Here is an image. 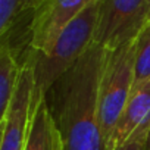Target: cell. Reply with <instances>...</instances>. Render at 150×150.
Segmentation results:
<instances>
[{"label":"cell","instance_id":"cell-9","mask_svg":"<svg viewBox=\"0 0 150 150\" xmlns=\"http://www.w3.org/2000/svg\"><path fill=\"white\" fill-rule=\"evenodd\" d=\"M24 150H65L54 116L44 99L37 105Z\"/></svg>","mask_w":150,"mask_h":150},{"label":"cell","instance_id":"cell-14","mask_svg":"<svg viewBox=\"0 0 150 150\" xmlns=\"http://www.w3.org/2000/svg\"><path fill=\"white\" fill-rule=\"evenodd\" d=\"M147 150H150V138H149V143H147Z\"/></svg>","mask_w":150,"mask_h":150},{"label":"cell","instance_id":"cell-7","mask_svg":"<svg viewBox=\"0 0 150 150\" xmlns=\"http://www.w3.org/2000/svg\"><path fill=\"white\" fill-rule=\"evenodd\" d=\"M37 0H0V47L24 66L31 50V24Z\"/></svg>","mask_w":150,"mask_h":150},{"label":"cell","instance_id":"cell-11","mask_svg":"<svg viewBox=\"0 0 150 150\" xmlns=\"http://www.w3.org/2000/svg\"><path fill=\"white\" fill-rule=\"evenodd\" d=\"M147 80H150V22H147L135 37L134 88Z\"/></svg>","mask_w":150,"mask_h":150},{"label":"cell","instance_id":"cell-6","mask_svg":"<svg viewBox=\"0 0 150 150\" xmlns=\"http://www.w3.org/2000/svg\"><path fill=\"white\" fill-rule=\"evenodd\" d=\"M96 0H37L31 24V49L46 53L60 33Z\"/></svg>","mask_w":150,"mask_h":150},{"label":"cell","instance_id":"cell-13","mask_svg":"<svg viewBox=\"0 0 150 150\" xmlns=\"http://www.w3.org/2000/svg\"><path fill=\"white\" fill-rule=\"evenodd\" d=\"M150 22V0H146V24Z\"/></svg>","mask_w":150,"mask_h":150},{"label":"cell","instance_id":"cell-3","mask_svg":"<svg viewBox=\"0 0 150 150\" xmlns=\"http://www.w3.org/2000/svg\"><path fill=\"white\" fill-rule=\"evenodd\" d=\"M135 66V38L108 50L100 86H99V112L100 124L108 143L112 135L134 88Z\"/></svg>","mask_w":150,"mask_h":150},{"label":"cell","instance_id":"cell-10","mask_svg":"<svg viewBox=\"0 0 150 150\" xmlns=\"http://www.w3.org/2000/svg\"><path fill=\"white\" fill-rule=\"evenodd\" d=\"M21 71L22 66L18 59L8 49L0 47V118L9 108V103L18 87Z\"/></svg>","mask_w":150,"mask_h":150},{"label":"cell","instance_id":"cell-2","mask_svg":"<svg viewBox=\"0 0 150 150\" xmlns=\"http://www.w3.org/2000/svg\"><path fill=\"white\" fill-rule=\"evenodd\" d=\"M99 12L100 0H96L60 33L49 52L40 53L33 49L28 52L24 66H30L34 72L38 97H46L53 84L91 47Z\"/></svg>","mask_w":150,"mask_h":150},{"label":"cell","instance_id":"cell-8","mask_svg":"<svg viewBox=\"0 0 150 150\" xmlns=\"http://www.w3.org/2000/svg\"><path fill=\"white\" fill-rule=\"evenodd\" d=\"M132 134L150 138V80L132 88L128 103L106 143V150H115Z\"/></svg>","mask_w":150,"mask_h":150},{"label":"cell","instance_id":"cell-5","mask_svg":"<svg viewBox=\"0 0 150 150\" xmlns=\"http://www.w3.org/2000/svg\"><path fill=\"white\" fill-rule=\"evenodd\" d=\"M35 88L34 72L30 66H22L18 87L9 103L6 113L0 118L2 138L0 150H24L28 140L34 110L40 100Z\"/></svg>","mask_w":150,"mask_h":150},{"label":"cell","instance_id":"cell-1","mask_svg":"<svg viewBox=\"0 0 150 150\" xmlns=\"http://www.w3.org/2000/svg\"><path fill=\"white\" fill-rule=\"evenodd\" d=\"M108 49L93 43L46 94L65 150H106L100 124L99 86Z\"/></svg>","mask_w":150,"mask_h":150},{"label":"cell","instance_id":"cell-12","mask_svg":"<svg viewBox=\"0 0 150 150\" xmlns=\"http://www.w3.org/2000/svg\"><path fill=\"white\" fill-rule=\"evenodd\" d=\"M147 143H149V138L132 134L124 144H121L115 150H147Z\"/></svg>","mask_w":150,"mask_h":150},{"label":"cell","instance_id":"cell-4","mask_svg":"<svg viewBox=\"0 0 150 150\" xmlns=\"http://www.w3.org/2000/svg\"><path fill=\"white\" fill-rule=\"evenodd\" d=\"M146 25V0H100L94 43L112 50L135 38Z\"/></svg>","mask_w":150,"mask_h":150}]
</instances>
